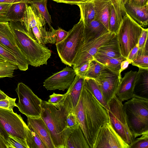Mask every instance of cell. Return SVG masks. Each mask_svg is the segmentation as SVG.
<instances>
[{
  "mask_svg": "<svg viewBox=\"0 0 148 148\" xmlns=\"http://www.w3.org/2000/svg\"><path fill=\"white\" fill-rule=\"evenodd\" d=\"M16 99L8 96L5 99L0 100V108L13 111V108L16 106Z\"/></svg>",
  "mask_w": 148,
  "mask_h": 148,
  "instance_id": "cell-41",
  "label": "cell"
},
{
  "mask_svg": "<svg viewBox=\"0 0 148 148\" xmlns=\"http://www.w3.org/2000/svg\"><path fill=\"white\" fill-rule=\"evenodd\" d=\"M84 25L81 16L79 22L69 31L65 38L56 44L59 56L65 64L71 66L84 42Z\"/></svg>",
  "mask_w": 148,
  "mask_h": 148,
  "instance_id": "cell-5",
  "label": "cell"
},
{
  "mask_svg": "<svg viewBox=\"0 0 148 148\" xmlns=\"http://www.w3.org/2000/svg\"><path fill=\"white\" fill-rule=\"evenodd\" d=\"M95 19L101 22L108 30L109 21L112 3L110 0H93Z\"/></svg>",
  "mask_w": 148,
  "mask_h": 148,
  "instance_id": "cell-18",
  "label": "cell"
},
{
  "mask_svg": "<svg viewBox=\"0 0 148 148\" xmlns=\"http://www.w3.org/2000/svg\"><path fill=\"white\" fill-rule=\"evenodd\" d=\"M123 106L129 127L135 138L148 131V100L133 97Z\"/></svg>",
  "mask_w": 148,
  "mask_h": 148,
  "instance_id": "cell-4",
  "label": "cell"
},
{
  "mask_svg": "<svg viewBox=\"0 0 148 148\" xmlns=\"http://www.w3.org/2000/svg\"><path fill=\"white\" fill-rule=\"evenodd\" d=\"M138 75V71L131 70L122 78L116 93V97L122 102L133 97V91Z\"/></svg>",
  "mask_w": 148,
  "mask_h": 148,
  "instance_id": "cell-15",
  "label": "cell"
},
{
  "mask_svg": "<svg viewBox=\"0 0 148 148\" xmlns=\"http://www.w3.org/2000/svg\"><path fill=\"white\" fill-rule=\"evenodd\" d=\"M108 105L107 110L110 123L123 140L130 145L136 138L129 127L122 102L115 95Z\"/></svg>",
  "mask_w": 148,
  "mask_h": 148,
  "instance_id": "cell-7",
  "label": "cell"
},
{
  "mask_svg": "<svg viewBox=\"0 0 148 148\" xmlns=\"http://www.w3.org/2000/svg\"><path fill=\"white\" fill-rule=\"evenodd\" d=\"M108 32L109 30L101 22L94 19L84 26V42L96 39Z\"/></svg>",
  "mask_w": 148,
  "mask_h": 148,
  "instance_id": "cell-21",
  "label": "cell"
},
{
  "mask_svg": "<svg viewBox=\"0 0 148 148\" xmlns=\"http://www.w3.org/2000/svg\"><path fill=\"white\" fill-rule=\"evenodd\" d=\"M15 91L18 98L16 106L19 111L27 117H40L42 100L22 82L18 83Z\"/></svg>",
  "mask_w": 148,
  "mask_h": 148,
  "instance_id": "cell-8",
  "label": "cell"
},
{
  "mask_svg": "<svg viewBox=\"0 0 148 148\" xmlns=\"http://www.w3.org/2000/svg\"><path fill=\"white\" fill-rule=\"evenodd\" d=\"M48 0H30L29 4L35 8L44 16L50 29L53 28L51 26V20L47 7Z\"/></svg>",
  "mask_w": 148,
  "mask_h": 148,
  "instance_id": "cell-30",
  "label": "cell"
},
{
  "mask_svg": "<svg viewBox=\"0 0 148 148\" xmlns=\"http://www.w3.org/2000/svg\"><path fill=\"white\" fill-rule=\"evenodd\" d=\"M22 22L27 31L32 34V28L33 27L36 26H45L47 23L44 16L38 10L27 3Z\"/></svg>",
  "mask_w": 148,
  "mask_h": 148,
  "instance_id": "cell-17",
  "label": "cell"
},
{
  "mask_svg": "<svg viewBox=\"0 0 148 148\" xmlns=\"http://www.w3.org/2000/svg\"><path fill=\"white\" fill-rule=\"evenodd\" d=\"M59 102L52 103L42 100L40 117L46 125L55 148H65L68 134L66 118L73 110L68 92Z\"/></svg>",
  "mask_w": 148,
  "mask_h": 148,
  "instance_id": "cell-2",
  "label": "cell"
},
{
  "mask_svg": "<svg viewBox=\"0 0 148 148\" xmlns=\"http://www.w3.org/2000/svg\"><path fill=\"white\" fill-rule=\"evenodd\" d=\"M90 62V61L87 62L79 67L74 69L76 75H77L80 77L85 78Z\"/></svg>",
  "mask_w": 148,
  "mask_h": 148,
  "instance_id": "cell-45",
  "label": "cell"
},
{
  "mask_svg": "<svg viewBox=\"0 0 148 148\" xmlns=\"http://www.w3.org/2000/svg\"><path fill=\"white\" fill-rule=\"evenodd\" d=\"M57 3H63L71 4H75L83 1L84 0H52Z\"/></svg>",
  "mask_w": 148,
  "mask_h": 148,
  "instance_id": "cell-49",
  "label": "cell"
},
{
  "mask_svg": "<svg viewBox=\"0 0 148 148\" xmlns=\"http://www.w3.org/2000/svg\"><path fill=\"white\" fill-rule=\"evenodd\" d=\"M121 78V73L104 66L99 75L95 79L100 86L104 99L108 104L116 95Z\"/></svg>",
  "mask_w": 148,
  "mask_h": 148,
  "instance_id": "cell-13",
  "label": "cell"
},
{
  "mask_svg": "<svg viewBox=\"0 0 148 148\" xmlns=\"http://www.w3.org/2000/svg\"><path fill=\"white\" fill-rule=\"evenodd\" d=\"M117 15L118 19L121 23L123 18L127 14L124 4L127 0H110Z\"/></svg>",
  "mask_w": 148,
  "mask_h": 148,
  "instance_id": "cell-35",
  "label": "cell"
},
{
  "mask_svg": "<svg viewBox=\"0 0 148 148\" xmlns=\"http://www.w3.org/2000/svg\"><path fill=\"white\" fill-rule=\"evenodd\" d=\"M90 148L80 126L70 134L65 148Z\"/></svg>",
  "mask_w": 148,
  "mask_h": 148,
  "instance_id": "cell-23",
  "label": "cell"
},
{
  "mask_svg": "<svg viewBox=\"0 0 148 148\" xmlns=\"http://www.w3.org/2000/svg\"><path fill=\"white\" fill-rule=\"evenodd\" d=\"M0 58H4L2 56L0 55ZM5 59V58H4Z\"/></svg>",
  "mask_w": 148,
  "mask_h": 148,
  "instance_id": "cell-56",
  "label": "cell"
},
{
  "mask_svg": "<svg viewBox=\"0 0 148 148\" xmlns=\"http://www.w3.org/2000/svg\"><path fill=\"white\" fill-rule=\"evenodd\" d=\"M138 51V46L137 44L130 51L126 59L130 61L132 63V62L137 57Z\"/></svg>",
  "mask_w": 148,
  "mask_h": 148,
  "instance_id": "cell-47",
  "label": "cell"
},
{
  "mask_svg": "<svg viewBox=\"0 0 148 148\" xmlns=\"http://www.w3.org/2000/svg\"><path fill=\"white\" fill-rule=\"evenodd\" d=\"M113 128L109 121L98 130L92 148H129Z\"/></svg>",
  "mask_w": 148,
  "mask_h": 148,
  "instance_id": "cell-12",
  "label": "cell"
},
{
  "mask_svg": "<svg viewBox=\"0 0 148 148\" xmlns=\"http://www.w3.org/2000/svg\"><path fill=\"white\" fill-rule=\"evenodd\" d=\"M27 3L24 2H19L11 4L6 14L8 21L22 22Z\"/></svg>",
  "mask_w": 148,
  "mask_h": 148,
  "instance_id": "cell-26",
  "label": "cell"
},
{
  "mask_svg": "<svg viewBox=\"0 0 148 148\" xmlns=\"http://www.w3.org/2000/svg\"><path fill=\"white\" fill-rule=\"evenodd\" d=\"M140 136L129 145V148H148V131Z\"/></svg>",
  "mask_w": 148,
  "mask_h": 148,
  "instance_id": "cell-37",
  "label": "cell"
},
{
  "mask_svg": "<svg viewBox=\"0 0 148 148\" xmlns=\"http://www.w3.org/2000/svg\"><path fill=\"white\" fill-rule=\"evenodd\" d=\"M11 4L0 3V21H8L6 14Z\"/></svg>",
  "mask_w": 148,
  "mask_h": 148,
  "instance_id": "cell-43",
  "label": "cell"
},
{
  "mask_svg": "<svg viewBox=\"0 0 148 148\" xmlns=\"http://www.w3.org/2000/svg\"><path fill=\"white\" fill-rule=\"evenodd\" d=\"M121 23L119 22L117 15L112 5V6L109 21V32L116 34Z\"/></svg>",
  "mask_w": 148,
  "mask_h": 148,
  "instance_id": "cell-34",
  "label": "cell"
},
{
  "mask_svg": "<svg viewBox=\"0 0 148 148\" xmlns=\"http://www.w3.org/2000/svg\"><path fill=\"white\" fill-rule=\"evenodd\" d=\"M84 85L101 104L107 110L108 104L105 100L99 85L94 79L85 77Z\"/></svg>",
  "mask_w": 148,
  "mask_h": 148,
  "instance_id": "cell-27",
  "label": "cell"
},
{
  "mask_svg": "<svg viewBox=\"0 0 148 148\" xmlns=\"http://www.w3.org/2000/svg\"><path fill=\"white\" fill-rule=\"evenodd\" d=\"M143 28L127 14L123 18L116 35L121 55L126 59L138 44Z\"/></svg>",
  "mask_w": 148,
  "mask_h": 148,
  "instance_id": "cell-6",
  "label": "cell"
},
{
  "mask_svg": "<svg viewBox=\"0 0 148 148\" xmlns=\"http://www.w3.org/2000/svg\"><path fill=\"white\" fill-rule=\"evenodd\" d=\"M79 126V123L73 110H71L66 118V127L68 136Z\"/></svg>",
  "mask_w": 148,
  "mask_h": 148,
  "instance_id": "cell-36",
  "label": "cell"
},
{
  "mask_svg": "<svg viewBox=\"0 0 148 148\" xmlns=\"http://www.w3.org/2000/svg\"><path fill=\"white\" fill-rule=\"evenodd\" d=\"M104 66L94 59L90 62L85 77L95 79L100 74Z\"/></svg>",
  "mask_w": 148,
  "mask_h": 148,
  "instance_id": "cell-33",
  "label": "cell"
},
{
  "mask_svg": "<svg viewBox=\"0 0 148 148\" xmlns=\"http://www.w3.org/2000/svg\"><path fill=\"white\" fill-rule=\"evenodd\" d=\"M95 56L117 58L121 56L116 35L107 43L101 46Z\"/></svg>",
  "mask_w": 148,
  "mask_h": 148,
  "instance_id": "cell-24",
  "label": "cell"
},
{
  "mask_svg": "<svg viewBox=\"0 0 148 148\" xmlns=\"http://www.w3.org/2000/svg\"><path fill=\"white\" fill-rule=\"evenodd\" d=\"M0 135L7 141L9 137V135L0 125Z\"/></svg>",
  "mask_w": 148,
  "mask_h": 148,
  "instance_id": "cell-52",
  "label": "cell"
},
{
  "mask_svg": "<svg viewBox=\"0 0 148 148\" xmlns=\"http://www.w3.org/2000/svg\"><path fill=\"white\" fill-rule=\"evenodd\" d=\"M94 59L109 69L120 73L121 63L122 61L126 59L123 56L117 58H112L97 56H95Z\"/></svg>",
  "mask_w": 148,
  "mask_h": 148,
  "instance_id": "cell-29",
  "label": "cell"
},
{
  "mask_svg": "<svg viewBox=\"0 0 148 148\" xmlns=\"http://www.w3.org/2000/svg\"><path fill=\"white\" fill-rule=\"evenodd\" d=\"M0 43L15 56L18 69L23 71L28 69V62L17 43L9 21H0Z\"/></svg>",
  "mask_w": 148,
  "mask_h": 148,
  "instance_id": "cell-11",
  "label": "cell"
},
{
  "mask_svg": "<svg viewBox=\"0 0 148 148\" xmlns=\"http://www.w3.org/2000/svg\"><path fill=\"white\" fill-rule=\"evenodd\" d=\"M56 30L53 28L47 30L45 26H36L32 28L34 36L38 42L43 45L56 43Z\"/></svg>",
  "mask_w": 148,
  "mask_h": 148,
  "instance_id": "cell-22",
  "label": "cell"
},
{
  "mask_svg": "<svg viewBox=\"0 0 148 148\" xmlns=\"http://www.w3.org/2000/svg\"><path fill=\"white\" fill-rule=\"evenodd\" d=\"M84 78L76 75L73 82L67 91L69 93L73 110L79 100L84 85Z\"/></svg>",
  "mask_w": 148,
  "mask_h": 148,
  "instance_id": "cell-25",
  "label": "cell"
},
{
  "mask_svg": "<svg viewBox=\"0 0 148 148\" xmlns=\"http://www.w3.org/2000/svg\"><path fill=\"white\" fill-rule=\"evenodd\" d=\"M148 28L145 29L143 28L138 41L137 56L144 54V48L146 43L148 41Z\"/></svg>",
  "mask_w": 148,
  "mask_h": 148,
  "instance_id": "cell-38",
  "label": "cell"
},
{
  "mask_svg": "<svg viewBox=\"0 0 148 148\" xmlns=\"http://www.w3.org/2000/svg\"><path fill=\"white\" fill-rule=\"evenodd\" d=\"M65 95V93L64 94H60L54 92L49 96V99L48 101L52 103H57L62 100Z\"/></svg>",
  "mask_w": 148,
  "mask_h": 148,
  "instance_id": "cell-46",
  "label": "cell"
},
{
  "mask_svg": "<svg viewBox=\"0 0 148 148\" xmlns=\"http://www.w3.org/2000/svg\"><path fill=\"white\" fill-rule=\"evenodd\" d=\"M93 0H84L82 2L90 1H92Z\"/></svg>",
  "mask_w": 148,
  "mask_h": 148,
  "instance_id": "cell-55",
  "label": "cell"
},
{
  "mask_svg": "<svg viewBox=\"0 0 148 148\" xmlns=\"http://www.w3.org/2000/svg\"><path fill=\"white\" fill-rule=\"evenodd\" d=\"M131 64L139 68L148 69V54L137 56L136 59Z\"/></svg>",
  "mask_w": 148,
  "mask_h": 148,
  "instance_id": "cell-40",
  "label": "cell"
},
{
  "mask_svg": "<svg viewBox=\"0 0 148 148\" xmlns=\"http://www.w3.org/2000/svg\"><path fill=\"white\" fill-rule=\"evenodd\" d=\"M0 125L9 136L28 148L26 138L27 125L20 114L13 111L0 108Z\"/></svg>",
  "mask_w": 148,
  "mask_h": 148,
  "instance_id": "cell-9",
  "label": "cell"
},
{
  "mask_svg": "<svg viewBox=\"0 0 148 148\" xmlns=\"http://www.w3.org/2000/svg\"><path fill=\"white\" fill-rule=\"evenodd\" d=\"M26 132V141L28 148H46L36 133L27 125Z\"/></svg>",
  "mask_w": 148,
  "mask_h": 148,
  "instance_id": "cell-31",
  "label": "cell"
},
{
  "mask_svg": "<svg viewBox=\"0 0 148 148\" xmlns=\"http://www.w3.org/2000/svg\"><path fill=\"white\" fill-rule=\"evenodd\" d=\"M132 62L126 59L121 62L120 65V73L127 69L129 64H131Z\"/></svg>",
  "mask_w": 148,
  "mask_h": 148,
  "instance_id": "cell-51",
  "label": "cell"
},
{
  "mask_svg": "<svg viewBox=\"0 0 148 148\" xmlns=\"http://www.w3.org/2000/svg\"><path fill=\"white\" fill-rule=\"evenodd\" d=\"M79 7L80 15L83 18L84 26L94 19L95 12L92 1L82 2L76 4Z\"/></svg>",
  "mask_w": 148,
  "mask_h": 148,
  "instance_id": "cell-28",
  "label": "cell"
},
{
  "mask_svg": "<svg viewBox=\"0 0 148 148\" xmlns=\"http://www.w3.org/2000/svg\"><path fill=\"white\" fill-rule=\"evenodd\" d=\"M116 35L114 33L109 32L96 39L84 42L74 61L72 65L73 69L78 68L86 62L94 59L99 48Z\"/></svg>",
  "mask_w": 148,
  "mask_h": 148,
  "instance_id": "cell-10",
  "label": "cell"
},
{
  "mask_svg": "<svg viewBox=\"0 0 148 148\" xmlns=\"http://www.w3.org/2000/svg\"><path fill=\"white\" fill-rule=\"evenodd\" d=\"M130 4L138 7L143 6L148 4V0H127Z\"/></svg>",
  "mask_w": 148,
  "mask_h": 148,
  "instance_id": "cell-48",
  "label": "cell"
},
{
  "mask_svg": "<svg viewBox=\"0 0 148 148\" xmlns=\"http://www.w3.org/2000/svg\"><path fill=\"white\" fill-rule=\"evenodd\" d=\"M73 111L90 148H92L98 130L109 121L107 110L84 84Z\"/></svg>",
  "mask_w": 148,
  "mask_h": 148,
  "instance_id": "cell-1",
  "label": "cell"
},
{
  "mask_svg": "<svg viewBox=\"0 0 148 148\" xmlns=\"http://www.w3.org/2000/svg\"><path fill=\"white\" fill-rule=\"evenodd\" d=\"M124 7L127 14L141 27H145L147 26L148 4L138 7L132 5L126 1Z\"/></svg>",
  "mask_w": 148,
  "mask_h": 148,
  "instance_id": "cell-19",
  "label": "cell"
},
{
  "mask_svg": "<svg viewBox=\"0 0 148 148\" xmlns=\"http://www.w3.org/2000/svg\"><path fill=\"white\" fill-rule=\"evenodd\" d=\"M9 23L17 43L29 65L35 67L47 65L51 56V51L39 43L33 34L27 31L22 22L11 21Z\"/></svg>",
  "mask_w": 148,
  "mask_h": 148,
  "instance_id": "cell-3",
  "label": "cell"
},
{
  "mask_svg": "<svg viewBox=\"0 0 148 148\" xmlns=\"http://www.w3.org/2000/svg\"><path fill=\"white\" fill-rule=\"evenodd\" d=\"M8 97L0 89V100L7 98Z\"/></svg>",
  "mask_w": 148,
  "mask_h": 148,
  "instance_id": "cell-54",
  "label": "cell"
},
{
  "mask_svg": "<svg viewBox=\"0 0 148 148\" xmlns=\"http://www.w3.org/2000/svg\"><path fill=\"white\" fill-rule=\"evenodd\" d=\"M68 33V32L60 28L56 30L55 34L56 40V44L60 42L64 39L67 36Z\"/></svg>",
  "mask_w": 148,
  "mask_h": 148,
  "instance_id": "cell-44",
  "label": "cell"
},
{
  "mask_svg": "<svg viewBox=\"0 0 148 148\" xmlns=\"http://www.w3.org/2000/svg\"><path fill=\"white\" fill-rule=\"evenodd\" d=\"M18 66L4 58H0V78L14 77V71Z\"/></svg>",
  "mask_w": 148,
  "mask_h": 148,
  "instance_id": "cell-32",
  "label": "cell"
},
{
  "mask_svg": "<svg viewBox=\"0 0 148 148\" xmlns=\"http://www.w3.org/2000/svg\"><path fill=\"white\" fill-rule=\"evenodd\" d=\"M133 97L148 100V69L139 68Z\"/></svg>",
  "mask_w": 148,
  "mask_h": 148,
  "instance_id": "cell-20",
  "label": "cell"
},
{
  "mask_svg": "<svg viewBox=\"0 0 148 148\" xmlns=\"http://www.w3.org/2000/svg\"><path fill=\"white\" fill-rule=\"evenodd\" d=\"M76 75L74 70L66 66L62 70L54 73L45 80L43 86L47 90L68 89L73 82Z\"/></svg>",
  "mask_w": 148,
  "mask_h": 148,
  "instance_id": "cell-14",
  "label": "cell"
},
{
  "mask_svg": "<svg viewBox=\"0 0 148 148\" xmlns=\"http://www.w3.org/2000/svg\"><path fill=\"white\" fill-rule=\"evenodd\" d=\"M6 142L7 148H27L24 145L10 136Z\"/></svg>",
  "mask_w": 148,
  "mask_h": 148,
  "instance_id": "cell-42",
  "label": "cell"
},
{
  "mask_svg": "<svg viewBox=\"0 0 148 148\" xmlns=\"http://www.w3.org/2000/svg\"><path fill=\"white\" fill-rule=\"evenodd\" d=\"M27 126L33 130L41 139L46 148H55L48 128L41 117H27Z\"/></svg>",
  "mask_w": 148,
  "mask_h": 148,
  "instance_id": "cell-16",
  "label": "cell"
},
{
  "mask_svg": "<svg viewBox=\"0 0 148 148\" xmlns=\"http://www.w3.org/2000/svg\"><path fill=\"white\" fill-rule=\"evenodd\" d=\"M0 55L4 58L18 66L17 59L14 54L8 49L0 43Z\"/></svg>",
  "mask_w": 148,
  "mask_h": 148,
  "instance_id": "cell-39",
  "label": "cell"
},
{
  "mask_svg": "<svg viewBox=\"0 0 148 148\" xmlns=\"http://www.w3.org/2000/svg\"><path fill=\"white\" fill-rule=\"evenodd\" d=\"M30 0H0V3L12 4L19 2H24L29 4Z\"/></svg>",
  "mask_w": 148,
  "mask_h": 148,
  "instance_id": "cell-50",
  "label": "cell"
},
{
  "mask_svg": "<svg viewBox=\"0 0 148 148\" xmlns=\"http://www.w3.org/2000/svg\"><path fill=\"white\" fill-rule=\"evenodd\" d=\"M0 148H7L6 141L0 135Z\"/></svg>",
  "mask_w": 148,
  "mask_h": 148,
  "instance_id": "cell-53",
  "label": "cell"
}]
</instances>
